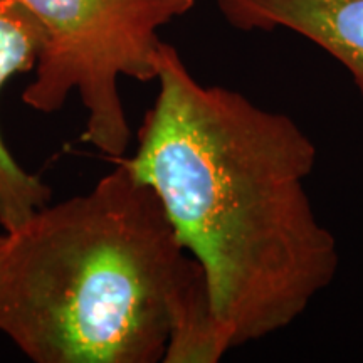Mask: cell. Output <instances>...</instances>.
<instances>
[{
    "label": "cell",
    "mask_w": 363,
    "mask_h": 363,
    "mask_svg": "<svg viewBox=\"0 0 363 363\" xmlns=\"http://www.w3.org/2000/svg\"><path fill=\"white\" fill-rule=\"evenodd\" d=\"M45 30L26 106L56 113L76 93L86 110L83 140L103 155L125 157L131 130L120 78L157 79L158 30L195 0H19Z\"/></svg>",
    "instance_id": "3957f363"
},
{
    "label": "cell",
    "mask_w": 363,
    "mask_h": 363,
    "mask_svg": "<svg viewBox=\"0 0 363 363\" xmlns=\"http://www.w3.org/2000/svg\"><path fill=\"white\" fill-rule=\"evenodd\" d=\"M45 44V30L19 0H0V91L17 74L34 69ZM51 201V189L29 174L0 133V227L17 229Z\"/></svg>",
    "instance_id": "5b68a950"
},
{
    "label": "cell",
    "mask_w": 363,
    "mask_h": 363,
    "mask_svg": "<svg viewBox=\"0 0 363 363\" xmlns=\"http://www.w3.org/2000/svg\"><path fill=\"white\" fill-rule=\"evenodd\" d=\"M0 246V333L35 363H216L206 272L121 160Z\"/></svg>",
    "instance_id": "7a4b0ae2"
},
{
    "label": "cell",
    "mask_w": 363,
    "mask_h": 363,
    "mask_svg": "<svg viewBox=\"0 0 363 363\" xmlns=\"http://www.w3.org/2000/svg\"><path fill=\"white\" fill-rule=\"evenodd\" d=\"M2 242H4V230L0 233V246H2Z\"/></svg>",
    "instance_id": "8992f818"
},
{
    "label": "cell",
    "mask_w": 363,
    "mask_h": 363,
    "mask_svg": "<svg viewBox=\"0 0 363 363\" xmlns=\"http://www.w3.org/2000/svg\"><path fill=\"white\" fill-rule=\"evenodd\" d=\"M157 81L135 155L116 160L153 189L202 266L233 350L291 325L337 276V239L305 187L316 148L283 113L199 83L167 43Z\"/></svg>",
    "instance_id": "6da1fadb"
},
{
    "label": "cell",
    "mask_w": 363,
    "mask_h": 363,
    "mask_svg": "<svg viewBox=\"0 0 363 363\" xmlns=\"http://www.w3.org/2000/svg\"><path fill=\"white\" fill-rule=\"evenodd\" d=\"M239 30L286 29L306 38L352 74L363 98V0H216Z\"/></svg>",
    "instance_id": "277c9868"
}]
</instances>
